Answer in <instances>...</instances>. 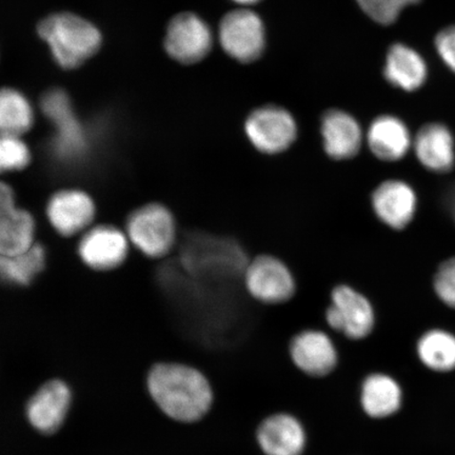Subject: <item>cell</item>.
Here are the masks:
<instances>
[{"mask_svg":"<svg viewBox=\"0 0 455 455\" xmlns=\"http://www.w3.org/2000/svg\"><path fill=\"white\" fill-rule=\"evenodd\" d=\"M148 388L162 411L180 422H195L209 411L212 391L197 370L175 363H159L148 377Z\"/></svg>","mask_w":455,"mask_h":455,"instance_id":"obj_1","label":"cell"},{"mask_svg":"<svg viewBox=\"0 0 455 455\" xmlns=\"http://www.w3.org/2000/svg\"><path fill=\"white\" fill-rule=\"evenodd\" d=\"M39 36L49 44L57 64L64 69H76L98 52L100 32L81 16L56 13L41 21Z\"/></svg>","mask_w":455,"mask_h":455,"instance_id":"obj_2","label":"cell"},{"mask_svg":"<svg viewBox=\"0 0 455 455\" xmlns=\"http://www.w3.org/2000/svg\"><path fill=\"white\" fill-rule=\"evenodd\" d=\"M130 241L150 258H162L172 249L176 229L172 214L159 204H149L130 215Z\"/></svg>","mask_w":455,"mask_h":455,"instance_id":"obj_3","label":"cell"},{"mask_svg":"<svg viewBox=\"0 0 455 455\" xmlns=\"http://www.w3.org/2000/svg\"><path fill=\"white\" fill-rule=\"evenodd\" d=\"M244 130L255 149L267 156L287 151L298 136L297 123L291 114L276 106L253 111L247 118Z\"/></svg>","mask_w":455,"mask_h":455,"instance_id":"obj_4","label":"cell"},{"mask_svg":"<svg viewBox=\"0 0 455 455\" xmlns=\"http://www.w3.org/2000/svg\"><path fill=\"white\" fill-rule=\"evenodd\" d=\"M326 321L330 328L345 337L363 339L372 332L375 313L365 295L348 284H339L332 290Z\"/></svg>","mask_w":455,"mask_h":455,"instance_id":"obj_5","label":"cell"},{"mask_svg":"<svg viewBox=\"0 0 455 455\" xmlns=\"http://www.w3.org/2000/svg\"><path fill=\"white\" fill-rule=\"evenodd\" d=\"M244 283L253 299L270 305L286 303L297 290L292 272L272 255H259L247 265Z\"/></svg>","mask_w":455,"mask_h":455,"instance_id":"obj_6","label":"cell"},{"mask_svg":"<svg viewBox=\"0 0 455 455\" xmlns=\"http://www.w3.org/2000/svg\"><path fill=\"white\" fill-rule=\"evenodd\" d=\"M220 38L226 53L232 59L252 62L265 49L263 21L252 11H232L221 20Z\"/></svg>","mask_w":455,"mask_h":455,"instance_id":"obj_7","label":"cell"},{"mask_svg":"<svg viewBox=\"0 0 455 455\" xmlns=\"http://www.w3.org/2000/svg\"><path fill=\"white\" fill-rule=\"evenodd\" d=\"M212 47V31L197 15L181 13L170 21L164 49L173 60L185 65L196 64L209 54Z\"/></svg>","mask_w":455,"mask_h":455,"instance_id":"obj_8","label":"cell"},{"mask_svg":"<svg viewBox=\"0 0 455 455\" xmlns=\"http://www.w3.org/2000/svg\"><path fill=\"white\" fill-rule=\"evenodd\" d=\"M373 212L392 230H403L417 212L418 198L406 181L387 180L375 188L371 196Z\"/></svg>","mask_w":455,"mask_h":455,"instance_id":"obj_9","label":"cell"},{"mask_svg":"<svg viewBox=\"0 0 455 455\" xmlns=\"http://www.w3.org/2000/svg\"><path fill=\"white\" fill-rule=\"evenodd\" d=\"M36 223L32 215L15 206L12 188L0 187V254L13 256L27 251L34 243Z\"/></svg>","mask_w":455,"mask_h":455,"instance_id":"obj_10","label":"cell"},{"mask_svg":"<svg viewBox=\"0 0 455 455\" xmlns=\"http://www.w3.org/2000/svg\"><path fill=\"white\" fill-rule=\"evenodd\" d=\"M78 253L90 268L108 271L121 266L128 255L126 235L112 226H98L84 233Z\"/></svg>","mask_w":455,"mask_h":455,"instance_id":"obj_11","label":"cell"},{"mask_svg":"<svg viewBox=\"0 0 455 455\" xmlns=\"http://www.w3.org/2000/svg\"><path fill=\"white\" fill-rule=\"evenodd\" d=\"M290 355L294 365L310 377H326L338 363L333 341L318 330H306L295 335L290 344Z\"/></svg>","mask_w":455,"mask_h":455,"instance_id":"obj_12","label":"cell"},{"mask_svg":"<svg viewBox=\"0 0 455 455\" xmlns=\"http://www.w3.org/2000/svg\"><path fill=\"white\" fill-rule=\"evenodd\" d=\"M47 215L51 225L62 236H73L92 223L95 206L87 193L61 190L50 198Z\"/></svg>","mask_w":455,"mask_h":455,"instance_id":"obj_13","label":"cell"},{"mask_svg":"<svg viewBox=\"0 0 455 455\" xmlns=\"http://www.w3.org/2000/svg\"><path fill=\"white\" fill-rule=\"evenodd\" d=\"M42 109L57 130L56 147L64 156H76L84 149V133L74 116L71 102L64 91L53 89L44 94Z\"/></svg>","mask_w":455,"mask_h":455,"instance_id":"obj_14","label":"cell"},{"mask_svg":"<svg viewBox=\"0 0 455 455\" xmlns=\"http://www.w3.org/2000/svg\"><path fill=\"white\" fill-rule=\"evenodd\" d=\"M323 151L333 161H348L361 151L363 141L360 124L341 110H330L322 118Z\"/></svg>","mask_w":455,"mask_h":455,"instance_id":"obj_15","label":"cell"},{"mask_svg":"<svg viewBox=\"0 0 455 455\" xmlns=\"http://www.w3.org/2000/svg\"><path fill=\"white\" fill-rule=\"evenodd\" d=\"M258 442L266 455H301L306 446V432L293 415L278 413L260 424Z\"/></svg>","mask_w":455,"mask_h":455,"instance_id":"obj_16","label":"cell"},{"mask_svg":"<svg viewBox=\"0 0 455 455\" xmlns=\"http://www.w3.org/2000/svg\"><path fill=\"white\" fill-rule=\"evenodd\" d=\"M70 403V391L61 380H51L31 397L27 405L28 422L44 434L60 428Z\"/></svg>","mask_w":455,"mask_h":455,"instance_id":"obj_17","label":"cell"},{"mask_svg":"<svg viewBox=\"0 0 455 455\" xmlns=\"http://www.w3.org/2000/svg\"><path fill=\"white\" fill-rule=\"evenodd\" d=\"M372 155L386 163L401 161L412 145L411 132L400 118L391 116L374 119L366 135Z\"/></svg>","mask_w":455,"mask_h":455,"instance_id":"obj_18","label":"cell"},{"mask_svg":"<svg viewBox=\"0 0 455 455\" xmlns=\"http://www.w3.org/2000/svg\"><path fill=\"white\" fill-rule=\"evenodd\" d=\"M413 149L419 162L434 172L445 173L454 166L453 136L442 124H428L420 128L415 135Z\"/></svg>","mask_w":455,"mask_h":455,"instance_id":"obj_19","label":"cell"},{"mask_svg":"<svg viewBox=\"0 0 455 455\" xmlns=\"http://www.w3.org/2000/svg\"><path fill=\"white\" fill-rule=\"evenodd\" d=\"M428 70L423 57L405 44H395L387 54L385 77L391 84L415 91L426 82Z\"/></svg>","mask_w":455,"mask_h":455,"instance_id":"obj_20","label":"cell"},{"mask_svg":"<svg viewBox=\"0 0 455 455\" xmlns=\"http://www.w3.org/2000/svg\"><path fill=\"white\" fill-rule=\"evenodd\" d=\"M402 398L400 385L387 374L369 375L362 387V406L370 418L391 417L401 408Z\"/></svg>","mask_w":455,"mask_h":455,"instance_id":"obj_21","label":"cell"},{"mask_svg":"<svg viewBox=\"0 0 455 455\" xmlns=\"http://www.w3.org/2000/svg\"><path fill=\"white\" fill-rule=\"evenodd\" d=\"M418 355L429 369L451 371L455 368V338L443 330H431L419 339Z\"/></svg>","mask_w":455,"mask_h":455,"instance_id":"obj_22","label":"cell"},{"mask_svg":"<svg viewBox=\"0 0 455 455\" xmlns=\"http://www.w3.org/2000/svg\"><path fill=\"white\" fill-rule=\"evenodd\" d=\"M34 116L25 96L13 89H4L0 95L2 134L20 136L30 130Z\"/></svg>","mask_w":455,"mask_h":455,"instance_id":"obj_23","label":"cell"},{"mask_svg":"<svg viewBox=\"0 0 455 455\" xmlns=\"http://www.w3.org/2000/svg\"><path fill=\"white\" fill-rule=\"evenodd\" d=\"M45 252L39 243H34L27 251L2 256L0 271L5 281L16 284L30 283L44 268Z\"/></svg>","mask_w":455,"mask_h":455,"instance_id":"obj_24","label":"cell"},{"mask_svg":"<svg viewBox=\"0 0 455 455\" xmlns=\"http://www.w3.org/2000/svg\"><path fill=\"white\" fill-rule=\"evenodd\" d=\"M31 162L30 150L20 136L2 135L0 140V169L3 172L25 169Z\"/></svg>","mask_w":455,"mask_h":455,"instance_id":"obj_25","label":"cell"},{"mask_svg":"<svg viewBox=\"0 0 455 455\" xmlns=\"http://www.w3.org/2000/svg\"><path fill=\"white\" fill-rule=\"evenodd\" d=\"M420 2L422 0H357L370 19L384 26L394 24L403 9Z\"/></svg>","mask_w":455,"mask_h":455,"instance_id":"obj_26","label":"cell"},{"mask_svg":"<svg viewBox=\"0 0 455 455\" xmlns=\"http://www.w3.org/2000/svg\"><path fill=\"white\" fill-rule=\"evenodd\" d=\"M434 286L443 303L455 308V258L441 265L435 276Z\"/></svg>","mask_w":455,"mask_h":455,"instance_id":"obj_27","label":"cell"},{"mask_svg":"<svg viewBox=\"0 0 455 455\" xmlns=\"http://www.w3.org/2000/svg\"><path fill=\"white\" fill-rule=\"evenodd\" d=\"M435 47L443 61L455 73V26L445 28L437 34Z\"/></svg>","mask_w":455,"mask_h":455,"instance_id":"obj_28","label":"cell"},{"mask_svg":"<svg viewBox=\"0 0 455 455\" xmlns=\"http://www.w3.org/2000/svg\"><path fill=\"white\" fill-rule=\"evenodd\" d=\"M233 2L241 4H253L259 3V0H233Z\"/></svg>","mask_w":455,"mask_h":455,"instance_id":"obj_29","label":"cell"},{"mask_svg":"<svg viewBox=\"0 0 455 455\" xmlns=\"http://www.w3.org/2000/svg\"><path fill=\"white\" fill-rule=\"evenodd\" d=\"M451 206H452V212L454 213V218H455V191L453 193V196H452V204H451Z\"/></svg>","mask_w":455,"mask_h":455,"instance_id":"obj_30","label":"cell"}]
</instances>
